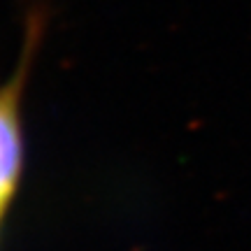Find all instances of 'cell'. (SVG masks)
I'll list each match as a JSON object with an SVG mask.
<instances>
[{
	"instance_id": "1",
	"label": "cell",
	"mask_w": 251,
	"mask_h": 251,
	"mask_svg": "<svg viewBox=\"0 0 251 251\" xmlns=\"http://www.w3.org/2000/svg\"><path fill=\"white\" fill-rule=\"evenodd\" d=\"M42 19L35 17L26 28L24 49L14 75L0 84V216L17 196L24 175V130H21V102L28 72L42 37Z\"/></svg>"
},
{
	"instance_id": "2",
	"label": "cell",
	"mask_w": 251,
	"mask_h": 251,
	"mask_svg": "<svg viewBox=\"0 0 251 251\" xmlns=\"http://www.w3.org/2000/svg\"><path fill=\"white\" fill-rule=\"evenodd\" d=\"M0 221H2V216H0Z\"/></svg>"
}]
</instances>
